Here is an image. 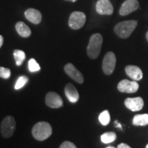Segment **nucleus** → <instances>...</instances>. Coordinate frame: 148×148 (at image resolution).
Listing matches in <instances>:
<instances>
[{"label": "nucleus", "instance_id": "0eeeda50", "mask_svg": "<svg viewBox=\"0 0 148 148\" xmlns=\"http://www.w3.org/2000/svg\"><path fill=\"white\" fill-rule=\"evenodd\" d=\"M139 88V85L136 81H130L128 79H123L119 82L117 88L120 92L133 93L136 92Z\"/></svg>", "mask_w": 148, "mask_h": 148}, {"label": "nucleus", "instance_id": "6e6552de", "mask_svg": "<svg viewBox=\"0 0 148 148\" xmlns=\"http://www.w3.org/2000/svg\"><path fill=\"white\" fill-rule=\"evenodd\" d=\"M45 103L47 106L52 108H58L62 106V99L55 92H47L45 96Z\"/></svg>", "mask_w": 148, "mask_h": 148}, {"label": "nucleus", "instance_id": "a878e982", "mask_svg": "<svg viewBox=\"0 0 148 148\" xmlns=\"http://www.w3.org/2000/svg\"><path fill=\"white\" fill-rule=\"evenodd\" d=\"M3 37L1 36V35H0V48H1V46L3 45Z\"/></svg>", "mask_w": 148, "mask_h": 148}, {"label": "nucleus", "instance_id": "f03ea898", "mask_svg": "<svg viewBox=\"0 0 148 148\" xmlns=\"http://www.w3.org/2000/svg\"><path fill=\"white\" fill-rule=\"evenodd\" d=\"M103 43V37L99 33L92 34L90 36L87 47V54L90 58L95 59L100 53Z\"/></svg>", "mask_w": 148, "mask_h": 148}, {"label": "nucleus", "instance_id": "393cba45", "mask_svg": "<svg viewBox=\"0 0 148 148\" xmlns=\"http://www.w3.org/2000/svg\"><path fill=\"white\" fill-rule=\"evenodd\" d=\"M117 148H131L128 145L125 143H121L118 145Z\"/></svg>", "mask_w": 148, "mask_h": 148}, {"label": "nucleus", "instance_id": "a211bd4d", "mask_svg": "<svg viewBox=\"0 0 148 148\" xmlns=\"http://www.w3.org/2000/svg\"><path fill=\"white\" fill-rule=\"evenodd\" d=\"M14 58L15 59L16 64L17 66H21L23 61L25 60L26 56L23 51L20 50V49H15L13 53Z\"/></svg>", "mask_w": 148, "mask_h": 148}, {"label": "nucleus", "instance_id": "412c9836", "mask_svg": "<svg viewBox=\"0 0 148 148\" xmlns=\"http://www.w3.org/2000/svg\"><path fill=\"white\" fill-rule=\"evenodd\" d=\"M28 68L29 71L36 72L40 71V66L34 58H31L28 62Z\"/></svg>", "mask_w": 148, "mask_h": 148}, {"label": "nucleus", "instance_id": "f257e3e1", "mask_svg": "<svg viewBox=\"0 0 148 148\" xmlns=\"http://www.w3.org/2000/svg\"><path fill=\"white\" fill-rule=\"evenodd\" d=\"M32 133L35 139L42 141L49 138L52 134V127L48 122L40 121L33 126Z\"/></svg>", "mask_w": 148, "mask_h": 148}, {"label": "nucleus", "instance_id": "f8f14e48", "mask_svg": "<svg viewBox=\"0 0 148 148\" xmlns=\"http://www.w3.org/2000/svg\"><path fill=\"white\" fill-rule=\"evenodd\" d=\"M125 106L132 112L139 111L143 108V99L140 97L127 98L125 100Z\"/></svg>", "mask_w": 148, "mask_h": 148}, {"label": "nucleus", "instance_id": "9d476101", "mask_svg": "<svg viewBox=\"0 0 148 148\" xmlns=\"http://www.w3.org/2000/svg\"><path fill=\"white\" fill-rule=\"evenodd\" d=\"M96 11L101 15H110L113 13V6L110 0H98L96 3Z\"/></svg>", "mask_w": 148, "mask_h": 148}, {"label": "nucleus", "instance_id": "7ed1b4c3", "mask_svg": "<svg viewBox=\"0 0 148 148\" xmlns=\"http://www.w3.org/2000/svg\"><path fill=\"white\" fill-rule=\"evenodd\" d=\"M137 21L135 20L120 22L114 27V32L120 38H127L133 32L137 26Z\"/></svg>", "mask_w": 148, "mask_h": 148}, {"label": "nucleus", "instance_id": "9b49d317", "mask_svg": "<svg viewBox=\"0 0 148 148\" xmlns=\"http://www.w3.org/2000/svg\"><path fill=\"white\" fill-rule=\"evenodd\" d=\"M139 7L138 0H125L120 8L119 14L125 16L136 10Z\"/></svg>", "mask_w": 148, "mask_h": 148}, {"label": "nucleus", "instance_id": "c85d7f7f", "mask_svg": "<svg viewBox=\"0 0 148 148\" xmlns=\"http://www.w3.org/2000/svg\"><path fill=\"white\" fill-rule=\"evenodd\" d=\"M146 38H147V39L148 40V32H147V34H146Z\"/></svg>", "mask_w": 148, "mask_h": 148}, {"label": "nucleus", "instance_id": "423d86ee", "mask_svg": "<svg viewBox=\"0 0 148 148\" xmlns=\"http://www.w3.org/2000/svg\"><path fill=\"white\" fill-rule=\"evenodd\" d=\"M116 56L115 54L112 51L106 53L103 58L102 62V69L103 73L106 75H111L113 73L116 66Z\"/></svg>", "mask_w": 148, "mask_h": 148}, {"label": "nucleus", "instance_id": "f3484780", "mask_svg": "<svg viewBox=\"0 0 148 148\" xmlns=\"http://www.w3.org/2000/svg\"><path fill=\"white\" fill-rule=\"evenodd\" d=\"M133 124L134 125L144 126L148 124V114H136L134 116L132 121Z\"/></svg>", "mask_w": 148, "mask_h": 148}, {"label": "nucleus", "instance_id": "1a4fd4ad", "mask_svg": "<svg viewBox=\"0 0 148 148\" xmlns=\"http://www.w3.org/2000/svg\"><path fill=\"white\" fill-rule=\"evenodd\" d=\"M64 69L66 73L75 82L79 83V84H82L84 82V76H83L82 73L72 63L66 64L64 66Z\"/></svg>", "mask_w": 148, "mask_h": 148}, {"label": "nucleus", "instance_id": "4468645a", "mask_svg": "<svg viewBox=\"0 0 148 148\" xmlns=\"http://www.w3.org/2000/svg\"><path fill=\"white\" fill-rule=\"evenodd\" d=\"M125 73L134 81L140 80L143 76L141 69L138 66L134 65H127L125 67Z\"/></svg>", "mask_w": 148, "mask_h": 148}, {"label": "nucleus", "instance_id": "bb28decb", "mask_svg": "<svg viewBox=\"0 0 148 148\" xmlns=\"http://www.w3.org/2000/svg\"><path fill=\"white\" fill-rule=\"evenodd\" d=\"M65 1H71V2H75V1H76L77 0H65Z\"/></svg>", "mask_w": 148, "mask_h": 148}, {"label": "nucleus", "instance_id": "2eb2a0df", "mask_svg": "<svg viewBox=\"0 0 148 148\" xmlns=\"http://www.w3.org/2000/svg\"><path fill=\"white\" fill-rule=\"evenodd\" d=\"M25 18L34 24H38L42 20L41 13L38 10L34 8H29L25 12Z\"/></svg>", "mask_w": 148, "mask_h": 148}, {"label": "nucleus", "instance_id": "ddd939ff", "mask_svg": "<svg viewBox=\"0 0 148 148\" xmlns=\"http://www.w3.org/2000/svg\"><path fill=\"white\" fill-rule=\"evenodd\" d=\"M66 97L71 103H75L78 101L79 95L76 88L71 83H68L64 88Z\"/></svg>", "mask_w": 148, "mask_h": 148}, {"label": "nucleus", "instance_id": "b1692460", "mask_svg": "<svg viewBox=\"0 0 148 148\" xmlns=\"http://www.w3.org/2000/svg\"><path fill=\"white\" fill-rule=\"evenodd\" d=\"M60 148H77V147L72 142L64 141L61 144Z\"/></svg>", "mask_w": 148, "mask_h": 148}, {"label": "nucleus", "instance_id": "20e7f679", "mask_svg": "<svg viewBox=\"0 0 148 148\" xmlns=\"http://www.w3.org/2000/svg\"><path fill=\"white\" fill-rule=\"evenodd\" d=\"M16 129V121L13 116H7L3 119L1 124V134L3 138L10 137Z\"/></svg>", "mask_w": 148, "mask_h": 148}, {"label": "nucleus", "instance_id": "39448f33", "mask_svg": "<svg viewBox=\"0 0 148 148\" xmlns=\"http://www.w3.org/2000/svg\"><path fill=\"white\" fill-rule=\"evenodd\" d=\"M86 16L84 12H72L69 18V25L73 29H79L84 26L86 23Z\"/></svg>", "mask_w": 148, "mask_h": 148}, {"label": "nucleus", "instance_id": "cd10ccee", "mask_svg": "<svg viewBox=\"0 0 148 148\" xmlns=\"http://www.w3.org/2000/svg\"><path fill=\"white\" fill-rule=\"evenodd\" d=\"M106 148H115V147H113V146H109V147H107Z\"/></svg>", "mask_w": 148, "mask_h": 148}, {"label": "nucleus", "instance_id": "4be33fe9", "mask_svg": "<svg viewBox=\"0 0 148 148\" xmlns=\"http://www.w3.org/2000/svg\"><path fill=\"white\" fill-rule=\"evenodd\" d=\"M27 81H28V77L26 76L23 75V76L18 77V79H17L15 84V86H14V88L16 90H18L20 88H23L25 85V84L27 82Z\"/></svg>", "mask_w": 148, "mask_h": 148}, {"label": "nucleus", "instance_id": "5701e85b", "mask_svg": "<svg viewBox=\"0 0 148 148\" xmlns=\"http://www.w3.org/2000/svg\"><path fill=\"white\" fill-rule=\"evenodd\" d=\"M11 71L8 68L0 66V77L3 79H8L10 77Z\"/></svg>", "mask_w": 148, "mask_h": 148}, {"label": "nucleus", "instance_id": "aec40b11", "mask_svg": "<svg viewBox=\"0 0 148 148\" xmlns=\"http://www.w3.org/2000/svg\"><path fill=\"white\" fill-rule=\"evenodd\" d=\"M99 121L103 125H107L110 123V115L108 110H104L99 116Z\"/></svg>", "mask_w": 148, "mask_h": 148}, {"label": "nucleus", "instance_id": "6ab92c4d", "mask_svg": "<svg viewBox=\"0 0 148 148\" xmlns=\"http://www.w3.org/2000/svg\"><path fill=\"white\" fill-rule=\"evenodd\" d=\"M116 138V135L115 133L112 132H106L101 136V142L105 144L112 143Z\"/></svg>", "mask_w": 148, "mask_h": 148}, {"label": "nucleus", "instance_id": "dca6fc26", "mask_svg": "<svg viewBox=\"0 0 148 148\" xmlns=\"http://www.w3.org/2000/svg\"><path fill=\"white\" fill-rule=\"evenodd\" d=\"M15 28L18 34L23 38H27L32 34L29 27L22 21H18L16 23Z\"/></svg>", "mask_w": 148, "mask_h": 148}, {"label": "nucleus", "instance_id": "c756f323", "mask_svg": "<svg viewBox=\"0 0 148 148\" xmlns=\"http://www.w3.org/2000/svg\"><path fill=\"white\" fill-rule=\"evenodd\" d=\"M146 148H148V144L147 145V146H146Z\"/></svg>", "mask_w": 148, "mask_h": 148}]
</instances>
